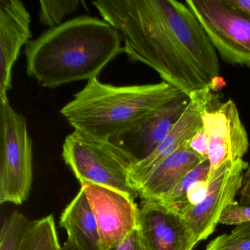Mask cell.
Here are the masks:
<instances>
[{"instance_id":"obj_10","label":"cell","mask_w":250,"mask_h":250,"mask_svg":"<svg viewBox=\"0 0 250 250\" xmlns=\"http://www.w3.org/2000/svg\"><path fill=\"white\" fill-rule=\"evenodd\" d=\"M188 96L187 109L163 141L151 154L133 167L130 180L136 190L166 158L182 147H188L190 140L203 127L202 114L215 102L212 90L206 87L192 92Z\"/></svg>"},{"instance_id":"obj_5","label":"cell","mask_w":250,"mask_h":250,"mask_svg":"<svg viewBox=\"0 0 250 250\" xmlns=\"http://www.w3.org/2000/svg\"><path fill=\"white\" fill-rule=\"evenodd\" d=\"M33 180V144L24 115L0 102V203L23 204Z\"/></svg>"},{"instance_id":"obj_14","label":"cell","mask_w":250,"mask_h":250,"mask_svg":"<svg viewBox=\"0 0 250 250\" xmlns=\"http://www.w3.org/2000/svg\"><path fill=\"white\" fill-rule=\"evenodd\" d=\"M189 147H184L165 159L137 188L143 200H161L172 191L186 175L203 161Z\"/></svg>"},{"instance_id":"obj_16","label":"cell","mask_w":250,"mask_h":250,"mask_svg":"<svg viewBox=\"0 0 250 250\" xmlns=\"http://www.w3.org/2000/svg\"><path fill=\"white\" fill-rule=\"evenodd\" d=\"M20 250H62L53 215L29 222L20 242Z\"/></svg>"},{"instance_id":"obj_21","label":"cell","mask_w":250,"mask_h":250,"mask_svg":"<svg viewBox=\"0 0 250 250\" xmlns=\"http://www.w3.org/2000/svg\"><path fill=\"white\" fill-rule=\"evenodd\" d=\"M206 250H250V238L222 234L210 241Z\"/></svg>"},{"instance_id":"obj_2","label":"cell","mask_w":250,"mask_h":250,"mask_svg":"<svg viewBox=\"0 0 250 250\" xmlns=\"http://www.w3.org/2000/svg\"><path fill=\"white\" fill-rule=\"evenodd\" d=\"M122 38L104 20L81 16L50 28L24 49L27 75L42 87L98 78L102 70L124 53Z\"/></svg>"},{"instance_id":"obj_23","label":"cell","mask_w":250,"mask_h":250,"mask_svg":"<svg viewBox=\"0 0 250 250\" xmlns=\"http://www.w3.org/2000/svg\"><path fill=\"white\" fill-rule=\"evenodd\" d=\"M188 147L193 151L200 155L203 159H208V140L204 129L202 127L194 137L190 140Z\"/></svg>"},{"instance_id":"obj_12","label":"cell","mask_w":250,"mask_h":250,"mask_svg":"<svg viewBox=\"0 0 250 250\" xmlns=\"http://www.w3.org/2000/svg\"><path fill=\"white\" fill-rule=\"evenodd\" d=\"M189 103V96H180L156 108L143 121L118 137L115 144L138 161L147 158L163 141Z\"/></svg>"},{"instance_id":"obj_24","label":"cell","mask_w":250,"mask_h":250,"mask_svg":"<svg viewBox=\"0 0 250 250\" xmlns=\"http://www.w3.org/2000/svg\"><path fill=\"white\" fill-rule=\"evenodd\" d=\"M113 250H146L138 229H135Z\"/></svg>"},{"instance_id":"obj_25","label":"cell","mask_w":250,"mask_h":250,"mask_svg":"<svg viewBox=\"0 0 250 250\" xmlns=\"http://www.w3.org/2000/svg\"><path fill=\"white\" fill-rule=\"evenodd\" d=\"M240 204L250 206V164L243 178L242 187L240 190Z\"/></svg>"},{"instance_id":"obj_1","label":"cell","mask_w":250,"mask_h":250,"mask_svg":"<svg viewBox=\"0 0 250 250\" xmlns=\"http://www.w3.org/2000/svg\"><path fill=\"white\" fill-rule=\"evenodd\" d=\"M124 42V53L159 74L184 94L219 79L216 49L185 2L177 0H98L92 2Z\"/></svg>"},{"instance_id":"obj_17","label":"cell","mask_w":250,"mask_h":250,"mask_svg":"<svg viewBox=\"0 0 250 250\" xmlns=\"http://www.w3.org/2000/svg\"><path fill=\"white\" fill-rule=\"evenodd\" d=\"M210 165L208 160L203 161L186 175L176 187L158 201L176 210L178 213L185 210L187 206V194L191 184L201 180H208Z\"/></svg>"},{"instance_id":"obj_22","label":"cell","mask_w":250,"mask_h":250,"mask_svg":"<svg viewBox=\"0 0 250 250\" xmlns=\"http://www.w3.org/2000/svg\"><path fill=\"white\" fill-rule=\"evenodd\" d=\"M208 190V180H201V181H196L194 184H191V187L187 191V206L185 210L188 208V207L196 206V205L201 203L206 197Z\"/></svg>"},{"instance_id":"obj_15","label":"cell","mask_w":250,"mask_h":250,"mask_svg":"<svg viewBox=\"0 0 250 250\" xmlns=\"http://www.w3.org/2000/svg\"><path fill=\"white\" fill-rule=\"evenodd\" d=\"M60 225L79 250H102L96 216L83 186L62 211Z\"/></svg>"},{"instance_id":"obj_6","label":"cell","mask_w":250,"mask_h":250,"mask_svg":"<svg viewBox=\"0 0 250 250\" xmlns=\"http://www.w3.org/2000/svg\"><path fill=\"white\" fill-rule=\"evenodd\" d=\"M185 3L224 61L250 68V17L225 0H187Z\"/></svg>"},{"instance_id":"obj_20","label":"cell","mask_w":250,"mask_h":250,"mask_svg":"<svg viewBox=\"0 0 250 250\" xmlns=\"http://www.w3.org/2000/svg\"><path fill=\"white\" fill-rule=\"evenodd\" d=\"M250 222V206L234 201L228 205L222 212L219 223L226 225H238Z\"/></svg>"},{"instance_id":"obj_18","label":"cell","mask_w":250,"mask_h":250,"mask_svg":"<svg viewBox=\"0 0 250 250\" xmlns=\"http://www.w3.org/2000/svg\"><path fill=\"white\" fill-rule=\"evenodd\" d=\"M80 0H42L39 2V21L49 29L62 24L66 16L77 11Z\"/></svg>"},{"instance_id":"obj_13","label":"cell","mask_w":250,"mask_h":250,"mask_svg":"<svg viewBox=\"0 0 250 250\" xmlns=\"http://www.w3.org/2000/svg\"><path fill=\"white\" fill-rule=\"evenodd\" d=\"M31 17L20 0H0V102L8 101L20 51L32 37Z\"/></svg>"},{"instance_id":"obj_19","label":"cell","mask_w":250,"mask_h":250,"mask_svg":"<svg viewBox=\"0 0 250 250\" xmlns=\"http://www.w3.org/2000/svg\"><path fill=\"white\" fill-rule=\"evenodd\" d=\"M30 220L21 212L5 217L0 231V250H20V242Z\"/></svg>"},{"instance_id":"obj_11","label":"cell","mask_w":250,"mask_h":250,"mask_svg":"<svg viewBox=\"0 0 250 250\" xmlns=\"http://www.w3.org/2000/svg\"><path fill=\"white\" fill-rule=\"evenodd\" d=\"M137 229L146 250H193L198 244L183 216L156 200H143Z\"/></svg>"},{"instance_id":"obj_8","label":"cell","mask_w":250,"mask_h":250,"mask_svg":"<svg viewBox=\"0 0 250 250\" xmlns=\"http://www.w3.org/2000/svg\"><path fill=\"white\" fill-rule=\"evenodd\" d=\"M202 123L208 140L209 177L227 161L243 159L250 141L233 101L213 103L202 114Z\"/></svg>"},{"instance_id":"obj_7","label":"cell","mask_w":250,"mask_h":250,"mask_svg":"<svg viewBox=\"0 0 250 250\" xmlns=\"http://www.w3.org/2000/svg\"><path fill=\"white\" fill-rule=\"evenodd\" d=\"M249 164L243 159L222 164L208 178V190L204 200L180 213L199 242L208 238L219 223L225 208L234 202L242 187Z\"/></svg>"},{"instance_id":"obj_27","label":"cell","mask_w":250,"mask_h":250,"mask_svg":"<svg viewBox=\"0 0 250 250\" xmlns=\"http://www.w3.org/2000/svg\"><path fill=\"white\" fill-rule=\"evenodd\" d=\"M235 232L238 236L250 238V222L237 226Z\"/></svg>"},{"instance_id":"obj_26","label":"cell","mask_w":250,"mask_h":250,"mask_svg":"<svg viewBox=\"0 0 250 250\" xmlns=\"http://www.w3.org/2000/svg\"><path fill=\"white\" fill-rule=\"evenodd\" d=\"M229 6L250 17V0H225Z\"/></svg>"},{"instance_id":"obj_28","label":"cell","mask_w":250,"mask_h":250,"mask_svg":"<svg viewBox=\"0 0 250 250\" xmlns=\"http://www.w3.org/2000/svg\"><path fill=\"white\" fill-rule=\"evenodd\" d=\"M62 250H80L71 241L67 239V241L64 243L62 246Z\"/></svg>"},{"instance_id":"obj_4","label":"cell","mask_w":250,"mask_h":250,"mask_svg":"<svg viewBox=\"0 0 250 250\" xmlns=\"http://www.w3.org/2000/svg\"><path fill=\"white\" fill-rule=\"evenodd\" d=\"M62 156L80 184L106 187L134 201L139 197L130 180L131 169L139 161L112 140L74 130L65 137Z\"/></svg>"},{"instance_id":"obj_3","label":"cell","mask_w":250,"mask_h":250,"mask_svg":"<svg viewBox=\"0 0 250 250\" xmlns=\"http://www.w3.org/2000/svg\"><path fill=\"white\" fill-rule=\"evenodd\" d=\"M184 95L165 82L115 86L95 78L74 95L61 114L76 131L112 140L140 124L161 105Z\"/></svg>"},{"instance_id":"obj_9","label":"cell","mask_w":250,"mask_h":250,"mask_svg":"<svg viewBox=\"0 0 250 250\" xmlns=\"http://www.w3.org/2000/svg\"><path fill=\"white\" fill-rule=\"evenodd\" d=\"M96 216L102 250H113L138 226L140 208L122 193L83 183Z\"/></svg>"}]
</instances>
